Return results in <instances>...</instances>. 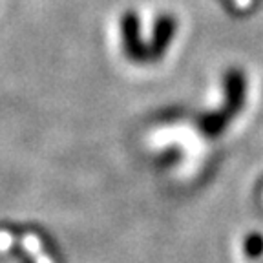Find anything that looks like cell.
<instances>
[{"label": "cell", "mask_w": 263, "mask_h": 263, "mask_svg": "<svg viewBox=\"0 0 263 263\" xmlns=\"http://www.w3.org/2000/svg\"><path fill=\"white\" fill-rule=\"evenodd\" d=\"M22 247H24V251L28 252V254L35 256V258L42 252V243L35 234H26L24 238H22Z\"/></svg>", "instance_id": "cell-1"}, {"label": "cell", "mask_w": 263, "mask_h": 263, "mask_svg": "<svg viewBox=\"0 0 263 263\" xmlns=\"http://www.w3.org/2000/svg\"><path fill=\"white\" fill-rule=\"evenodd\" d=\"M13 245V236L9 234L8 230H0V252L9 251Z\"/></svg>", "instance_id": "cell-2"}, {"label": "cell", "mask_w": 263, "mask_h": 263, "mask_svg": "<svg viewBox=\"0 0 263 263\" xmlns=\"http://www.w3.org/2000/svg\"><path fill=\"white\" fill-rule=\"evenodd\" d=\"M35 263H53V261H51V258H49L48 254H42L41 252V254L35 258Z\"/></svg>", "instance_id": "cell-3"}]
</instances>
